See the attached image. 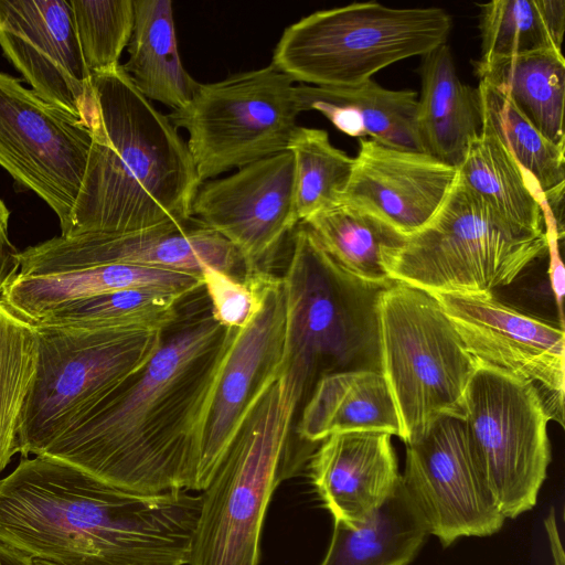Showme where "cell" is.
Listing matches in <instances>:
<instances>
[{"instance_id":"37","label":"cell","mask_w":565,"mask_h":565,"mask_svg":"<svg viewBox=\"0 0 565 565\" xmlns=\"http://www.w3.org/2000/svg\"><path fill=\"white\" fill-rule=\"evenodd\" d=\"M544 526L548 536L551 553L554 565H565L564 551L561 544L554 509H551L548 516L544 520Z\"/></svg>"},{"instance_id":"16","label":"cell","mask_w":565,"mask_h":565,"mask_svg":"<svg viewBox=\"0 0 565 565\" xmlns=\"http://www.w3.org/2000/svg\"><path fill=\"white\" fill-rule=\"evenodd\" d=\"M479 362L532 382L551 419L563 425L564 331L515 310L493 294L429 292Z\"/></svg>"},{"instance_id":"26","label":"cell","mask_w":565,"mask_h":565,"mask_svg":"<svg viewBox=\"0 0 565 565\" xmlns=\"http://www.w3.org/2000/svg\"><path fill=\"white\" fill-rule=\"evenodd\" d=\"M476 72L504 93L515 108L551 142L565 148V60L555 50L478 61Z\"/></svg>"},{"instance_id":"13","label":"cell","mask_w":565,"mask_h":565,"mask_svg":"<svg viewBox=\"0 0 565 565\" xmlns=\"http://www.w3.org/2000/svg\"><path fill=\"white\" fill-rule=\"evenodd\" d=\"M287 303L284 281L271 273L259 277V305L243 328L235 329L204 422L195 491H203L245 418L285 370Z\"/></svg>"},{"instance_id":"7","label":"cell","mask_w":565,"mask_h":565,"mask_svg":"<svg viewBox=\"0 0 565 565\" xmlns=\"http://www.w3.org/2000/svg\"><path fill=\"white\" fill-rule=\"evenodd\" d=\"M377 322L381 373L405 445L441 417L462 419L466 390L478 361L437 299L394 280L380 295Z\"/></svg>"},{"instance_id":"14","label":"cell","mask_w":565,"mask_h":565,"mask_svg":"<svg viewBox=\"0 0 565 565\" xmlns=\"http://www.w3.org/2000/svg\"><path fill=\"white\" fill-rule=\"evenodd\" d=\"M402 487L428 534L443 546L497 533L504 515L477 467L462 419L445 416L406 444Z\"/></svg>"},{"instance_id":"2","label":"cell","mask_w":565,"mask_h":565,"mask_svg":"<svg viewBox=\"0 0 565 565\" xmlns=\"http://www.w3.org/2000/svg\"><path fill=\"white\" fill-rule=\"evenodd\" d=\"M201 495L128 491L45 456L0 479V542L53 565H185Z\"/></svg>"},{"instance_id":"36","label":"cell","mask_w":565,"mask_h":565,"mask_svg":"<svg viewBox=\"0 0 565 565\" xmlns=\"http://www.w3.org/2000/svg\"><path fill=\"white\" fill-rule=\"evenodd\" d=\"M262 274L238 278L211 266L203 267L201 276L211 300L213 320L226 329L245 327L259 305Z\"/></svg>"},{"instance_id":"31","label":"cell","mask_w":565,"mask_h":565,"mask_svg":"<svg viewBox=\"0 0 565 565\" xmlns=\"http://www.w3.org/2000/svg\"><path fill=\"white\" fill-rule=\"evenodd\" d=\"M180 300L157 289H122L68 303L32 327L164 331L177 320Z\"/></svg>"},{"instance_id":"9","label":"cell","mask_w":565,"mask_h":565,"mask_svg":"<svg viewBox=\"0 0 565 565\" xmlns=\"http://www.w3.org/2000/svg\"><path fill=\"white\" fill-rule=\"evenodd\" d=\"M546 234L497 215L458 178L436 214L386 258L393 280L427 292L492 294L547 252Z\"/></svg>"},{"instance_id":"18","label":"cell","mask_w":565,"mask_h":565,"mask_svg":"<svg viewBox=\"0 0 565 565\" xmlns=\"http://www.w3.org/2000/svg\"><path fill=\"white\" fill-rule=\"evenodd\" d=\"M0 46L33 92L89 128L92 74L68 0H0Z\"/></svg>"},{"instance_id":"11","label":"cell","mask_w":565,"mask_h":565,"mask_svg":"<svg viewBox=\"0 0 565 565\" xmlns=\"http://www.w3.org/2000/svg\"><path fill=\"white\" fill-rule=\"evenodd\" d=\"M295 82L271 63L200 83L190 102L168 116L186 141L199 179L287 150L300 114Z\"/></svg>"},{"instance_id":"28","label":"cell","mask_w":565,"mask_h":565,"mask_svg":"<svg viewBox=\"0 0 565 565\" xmlns=\"http://www.w3.org/2000/svg\"><path fill=\"white\" fill-rule=\"evenodd\" d=\"M457 174L510 225L532 234H546L540 191L495 137L481 130Z\"/></svg>"},{"instance_id":"35","label":"cell","mask_w":565,"mask_h":565,"mask_svg":"<svg viewBox=\"0 0 565 565\" xmlns=\"http://www.w3.org/2000/svg\"><path fill=\"white\" fill-rule=\"evenodd\" d=\"M83 58L89 73L119 66L135 19L134 0H70Z\"/></svg>"},{"instance_id":"4","label":"cell","mask_w":565,"mask_h":565,"mask_svg":"<svg viewBox=\"0 0 565 565\" xmlns=\"http://www.w3.org/2000/svg\"><path fill=\"white\" fill-rule=\"evenodd\" d=\"M309 392L285 366L256 402L202 491L189 565H258L263 520L284 477L290 429Z\"/></svg>"},{"instance_id":"1","label":"cell","mask_w":565,"mask_h":565,"mask_svg":"<svg viewBox=\"0 0 565 565\" xmlns=\"http://www.w3.org/2000/svg\"><path fill=\"white\" fill-rule=\"evenodd\" d=\"M235 329L203 317L41 455L118 488L195 491L201 435Z\"/></svg>"},{"instance_id":"33","label":"cell","mask_w":565,"mask_h":565,"mask_svg":"<svg viewBox=\"0 0 565 565\" xmlns=\"http://www.w3.org/2000/svg\"><path fill=\"white\" fill-rule=\"evenodd\" d=\"M38 361L35 329L0 299V473L19 452L18 431Z\"/></svg>"},{"instance_id":"17","label":"cell","mask_w":565,"mask_h":565,"mask_svg":"<svg viewBox=\"0 0 565 565\" xmlns=\"http://www.w3.org/2000/svg\"><path fill=\"white\" fill-rule=\"evenodd\" d=\"M19 275L41 276L98 265L128 264L199 273L205 266L234 275L242 258L217 232L190 220L126 234L55 236L19 253Z\"/></svg>"},{"instance_id":"12","label":"cell","mask_w":565,"mask_h":565,"mask_svg":"<svg viewBox=\"0 0 565 565\" xmlns=\"http://www.w3.org/2000/svg\"><path fill=\"white\" fill-rule=\"evenodd\" d=\"M90 129L0 73V166L56 214L66 235L86 171Z\"/></svg>"},{"instance_id":"22","label":"cell","mask_w":565,"mask_h":565,"mask_svg":"<svg viewBox=\"0 0 565 565\" xmlns=\"http://www.w3.org/2000/svg\"><path fill=\"white\" fill-rule=\"evenodd\" d=\"M300 113L317 110L351 137H371L382 145L425 152L417 130L414 90H394L370 79L354 87L297 84Z\"/></svg>"},{"instance_id":"29","label":"cell","mask_w":565,"mask_h":565,"mask_svg":"<svg viewBox=\"0 0 565 565\" xmlns=\"http://www.w3.org/2000/svg\"><path fill=\"white\" fill-rule=\"evenodd\" d=\"M482 129L513 157L541 193L542 206L554 217L563 215L565 148L546 139L494 86L479 81Z\"/></svg>"},{"instance_id":"6","label":"cell","mask_w":565,"mask_h":565,"mask_svg":"<svg viewBox=\"0 0 565 565\" xmlns=\"http://www.w3.org/2000/svg\"><path fill=\"white\" fill-rule=\"evenodd\" d=\"M452 21L441 8L351 3L316 11L287 26L271 64L295 83L359 86L379 71L447 43Z\"/></svg>"},{"instance_id":"30","label":"cell","mask_w":565,"mask_h":565,"mask_svg":"<svg viewBox=\"0 0 565 565\" xmlns=\"http://www.w3.org/2000/svg\"><path fill=\"white\" fill-rule=\"evenodd\" d=\"M302 224L350 275L371 284L394 281L387 271L386 258L404 244L406 237L380 217L355 205L340 203Z\"/></svg>"},{"instance_id":"20","label":"cell","mask_w":565,"mask_h":565,"mask_svg":"<svg viewBox=\"0 0 565 565\" xmlns=\"http://www.w3.org/2000/svg\"><path fill=\"white\" fill-rule=\"evenodd\" d=\"M322 441L310 463L312 483L334 520L361 524L401 487L392 435L350 431Z\"/></svg>"},{"instance_id":"24","label":"cell","mask_w":565,"mask_h":565,"mask_svg":"<svg viewBox=\"0 0 565 565\" xmlns=\"http://www.w3.org/2000/svg\"><path fill=\"white\" fill-rule=\"evenodd\" d=\"M350 431L399 436L398 415L380 371H345L321 377L306 401L297 425L298 436L309 444Z\"/></svg>"},{"instance_id":"38","label":"cell","mask_w":565,"mask_h":565,"mask_svg":"<svg viewBox=\"0 0 565 565\" xmlns=\"http://www.w3.org/2000/svg\"><path fill=\"white\" fill-rule=\"evenodd\" d=\"M0 565H36L34 558L0 542Z\"/></svg>"},{"instance_id":"25","label":"cell","mask_w":565,"mask_h":565,"mask_svg":"<svg viewBox=\"0 0 565 565\" xmlns=\"http://www.w3.org/2000/svg\"><path fill=\"white\" fill-rule=\"evenodd\" d=\"M135 19L121 65L136 88L149 100L172 110L184 107L199 82L184 68L177 46L172 2L134 0Z\"/></svg>"},{"instance_id":"21","label":"cell","mask_w":565,"mask_h":565,"mask_svg":"<svg viewBox=\"0 0 565 565\" xmlns=\"http://www.w3.org/2000/svg\"><path fill=\"white\" fill-rule=\"evenodd\" d=\"M203 287L199 273L128 264H98L41 276L17 275L0 294L21 320L34 326L74 301L130 288L161 290L182 299Z\"/></svg>"},{"instance_id":"39","label":"cell","mask_w":565,"mask_h":565,"mask_svg":"<svg viewBox=\"0 0 565 565\" xmlns=\"http://www.w3.org/2000/svg\"><path fill=\"white\" fill-rule=\"evenodd\" d=\"M35 561V564L36 565H53L51 563H47V562H43V561H39V559H34Z\"/></svg>"},{"instance_id":"8","label":"cell","mask_w":565,"mask_h":565,"mask_svg":"<svg viewBox=\"0 0 565 565\" xmlns=\"http://www.w3.org/2000/svg\"><path fill=\"white\" fill-rule=\"evenodd\" d=\"M33 328L36 369L18 431L23 458L41 455L135 377L164 341L163 331L154 329Z\"/></svg>"},{"instance_id":"5","label":"cell","mask_w":565,"mask_h":565,"mask_svg":"<svg viewBox=\"0 0 565 565\" xmlns=\"http://www.w3.org/2000/svg\"><path fill=\"white\" fill-rule=\"evenodd\" d=\"M281 278L287 303L285 365L303 377L310 394L329 374L381 372L377 302L388 285L366 282L342 269L302 223Z\"/></svg>"},{"instance_id":"23","label":"cell","mask_w":565,"mask_h":565,"mask_svg":"<svg viewBox=\"0 0 565 565\" xmlns=\"http://www.w3.org/2000/svg\"><path fill=\"white\" fill-rule=\"evenodd\" d=\"M419 75L416 120L424 150L458 169L481 134L479 89L460 81L447 44L422 56Z\"/></svg>"},{"instance_id":"15","label":"cell","mask_w":565,"mask_h":565,"mask_svg":"<svg viewBox=\"0 0 565 565\" xmlns=\"http://www.w3.org/2000/svg\"><path fill=\"white\" fill-rule=\"evenodd\" d=\"M191 215L238 252L244 276L270 273L281 242L299 218L289 150L237 169L198 188Z\"/></svg>"},{"instance_id":"34","label":"cell","mask_w":565,"mask_h":565,"mask_svg":"<svg viewBox=\"0 0 565 565\" xmlns=\"http://www.w3.org/2000/svg\"><path fill=\"white\" fill-rule=\"evenodd\" d=\"M479 61L558 50L552 39L541 0H495L480 4Z\"/></svg>"},{"instance_id":"32","label":"cell","mask_w":565,"mask_h":565,"mask_svg":"<svg viewBox=\"0 0 565 565\" xmlns=\"http://www.w3.org/2000/svg\"><path fill=\"white\" fill-rule=\"evenodd\" d=\"M294 158L295 204L299 222L341 203L354 158L335 148L323 129L297 126L288 148Z\"/></svg>"},{"instance_id":"19","label":"cell","mask_w":565,"mask_h":565,"mask_svg":"<svg viewBox=\"0 0 565 565\" xmlns=\"http://www.w3.org/2000/svg\"><path fill=\"white\" fill-rule=\"evenodd\" d=\"M456 178V168L429 153L360 138L341 203L374 214L408 237L436 214Z\"/></svg>"},{"instance_id":"3","label":"cell","mask_w":565,"mask_h":565,"mask_svg":"<svg viewBox=\"0 0 565 565\" xmlns=\"http://www.w3.org/2000/svg\"><path fill=\"white\" fill-rule=\"evenodd\" d=\"M92 143L68 233L126 234L192 220L201 184L170 118L119 65L92 75Z\"/></svg>"},{"instance_id":"27","label":"cell","mask_w":565,"mask_h":565,"mask_svg":"<svg viewBox=\"0 0 565 565\" xmlns=\"http://www.w3.org/2000/svg\"><path fill=\"white\" fill-rule=\"evenodd\" d=\"M427 535L401 483L365 522L348 525L334 520L331 542L320 565H408Z\"/></svg>"},{"instance_id":"10","label":"cell","mask_w":565,"mask_h":565,"mask_svg":"<svg viewBox=\"0 0 565 565\" xmlns=\"http://www.w3.org/2000/svg\"><path fill=\"white\" fill-rule=\"evenodd\" d=\"M550 419L532 382L478 361L462 422L483 482L505 519L536 504L551 462Z\"/></svg>"}]
</instances>
